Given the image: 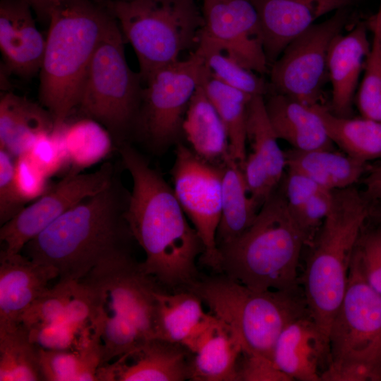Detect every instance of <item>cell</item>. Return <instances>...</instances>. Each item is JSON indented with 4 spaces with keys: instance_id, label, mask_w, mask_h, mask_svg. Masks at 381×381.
I'll return each instance as SVG.
<instances>
[{
    "instance_id": "1",
    "label": "cell",
    "mask_w": 381,
    "mask_h": 381,
    "mask_svg": "<svg viewBox=\"0 0 381 381\" xmlns=\"http://www.w3.org/2000/svg\"><path fill=\"white\" fill-rule=\"evenodd\" d=\"M133 181L125 217L135 241L145 253L143 271L175 291L200 277L196 261L205 251L174 189L130 143L116 150Z\"/></svg>"
},
{
    "instance_id": "2",
    "label": "cell",
    "mask_w": 381,
    "mask_h": 381,
    "mask_svg": "<svg viewBox=\"0 0 381 381\" xmlns=\"http://www.w3.org/2000/svg\"><path fill=\"white\" fill-rule=\"evenodd\" d=\"M129 196L116 169L103 190L66 211L23 250L56 268L59 280H80L102 263L132 254L135 239L125 217Z\"/></svg>"
},
{
    "instance_id": "3",
    "label": "cell",
    "mask_w": 381,
    "mask_h": 381,
    "mask_svg": "<svg viewBox=\"0 0 381 381\" xmlns=\"http://www.w3.org/2000/svg\"><path fill=\"white\" fill-rule=\"evenodd\" d=\"M115 20L102 0H66L51 11L39 98L52 114L54 127L76 108L92 58Z\"/></svg>"
},
{
    "instance_id": "4",
    "label": "cell",
    "mask_w": 381,
    "mask_h": 381,
    "mask_svg": "<svg viewBox=\"0 0 381 381\" xmlns=\"http://www.w3.org/2000/svg\"><path fill=\"white\" fill-rule=\"evenodd\" d=\"M308 238L289 209L283 186L277 188L253 224L236 240L218 248L216 273L258 290L301 286L300 256Z\"/></svg>"
},
{
    "instance_id": "5",
    "label": "cell",
    "mask_w": 381,
    "mask_h": 381,
    "mask_svg": "<svg viewBox=\"0 0 381 381\" xmlns=\"http://www.w3.org/2000/svg\"><path fill=\"white\" fill-rule=\"evenodd\" d=\"M370 202L354 186L334 190L330 210L308 245L300 282L310 315L328 341L347 288L357 240L371 214Z\"/></svg>"
},
{
    "instance_id": "6",
    "label": "cell",
    "mask_w": 381,
    "mask_h": 381,
    "mask_svg": "<svg viewBox=\"0 0 381 381\" xmlns=\"http://www.w3.org/2000/svg\"><path fill=\"white\" fill-rule=\"evenodd\" d=\"M186 289L198 296L212 314L234 330L243 353L272 360L282 330L310 315L301 285L289 290L258 291L217 273L200 277Z\"/></svg>"
},
{
    "instance_id": "7",
    "label": "cell",
    "mask_w": 381,
    "mask_h": 381,
    "mask_svg": "<svg viewBox=\"0 0 381 381\" xmlns=\"http://www.w3.org/2000/svg\"><path fill=\"white\" fill-rule=\"evenodd\" d=\"M102 1L134 49L143 85L152 73L198 45L204 18L195 0Z\"/></svg>"
},
{
    "instance_id": "8",
    "label": "cell",
    "mask_w": 381,
    "mask_h": 381,
    "mask_svg": "<svg viewBox=\"0 0 381 381\" xmlns=\"http://www.w3.org/2000/svg\"><path fill=\"white\" fill-rule=\"evenodd\" d=\"M329 346V361L321 381H381V294L352 260Z\"/></svg>"
},
{
    "instance_id": "9",
    "label": "cell",
    "mask_w": 381,
    "mask_h": 381,
    "mask_svg": "<svg viewBox=\"0 0 381 381\" xmlns=\"http://www.w3.org/2000/svg\"><path fill=\"white\" fill-rule=\"evenodd\" d=\"M125 42L116 19L95 52L76 107L107 128L116 150L134 135L144 86L126 61Z\"/></svg>"
},
{
    "instance_id": "10",
    "label": "cell",
    "mask_w": 381,
    "mask_h": 381,
    "mask_svg": "<svg viewBox=\"0 0 381 381\" xmlns=\"http://www.w3.org/2000/svg\"><path fill=\"white\" fill-rule=\"evenodd\" d=\"M210 75L198 48L152 73L144 83L133 136L155 152L178 143L190 100Z\"/></svg>"
},
{
    "instance_id": "11",
    "label": "cell",
    "mask_w": 381,
    "mask_h": 381,
    "mask_svg": "<svg viewBox=\"0 0 381 381\" xmlns=\"http://www.w3.org/2000/svg\"><path fill=\"white\" fill-rule=\"evenodd\" d=\"M349 8L315 23L292 40L270 66L271 92L308 106L320 104L327 71V58L334 39L349 19Z\"/></svg>"
},
{
    "instance_id": "12",
    "label": "cell",
    "mask_w": 381,
    "mask_h": 381,
    "mask_svg": "<svg viewBox=\"0 0 381 381\" xmlns=\"http://www.w3.org/2000/svg\"><path fill=\"white\" fill-rule=\"evenodd\" d=\"M171 170L174 191L184 213L201 238V262L217 272L216 234L222 212L223 164H211L190 147L177 143Z\"/></svg>"
},
{
    "instance_id": "13",
    "label": "cell",
    "mask_w": 381,
    "mask_h": 381,
    "mask_svg": "<svg viewBox=\"0 0 381 381\" xmlns=\"http://www.w3.org/2000/svg\"><path fill=\"white\" fill-rule=\"evenodd\" d=\"M94 293L97 315L121 314L145 339L155 338L157 281L128 254L102 263L80 279Z\"/></svg>"
},
{
    "instance_id": "14",
    "label": "cell",
    "mask_w": 381,
    "mask_h": 381,
    "mask_svg": "<svg viewBox=\"0 0 381 381\" xmlns=\"http://www.w3.org/2000/svg\"><path fill=\"white\" fill-rule=\"evenodd\" d=\"M204 24L197 47L222 52L260 75L269 72L263 34L251 0H203Z\"/></svg>"
},
{
    "instance_id": "15",
    "label": "cell",
    "mask_w": 381,
    "mask_h": 381,
    "mask_svg": "<svg viewBox=\"0 0 381 381\" xmlns=\"http://www.w3.org/2000/svg\"><path fill=\"white\" fill-rule=\"evenodd\" d=\"M111 162L103 163L90 174L68 172L41 197L25 206L16 216L1 226V253L13 255L75 205L103 190L116 170Z\"/></svg>"
},
{
    "instance_id": "16",
    "label": "cell",
    "mask_w": 381,
    "mask_h": 381,
    "mask_svg": "<svg viewBox=\"0 0 381 381\" xmlns=\"http://www.w3.org/2000/svg\"><path fill=\"white\" fill-rule=\"evenodd\" d=\"M190 351L159 338L147 339L112 363L100 366L99 381H183L190 377Z\"/></svg>"
},
{
    "instance_id": "17",
    "label": "cell",
    "mask_w": 381,
    "mask_h": 381,
    "mask_svg": "<svg viewBox=\"0 0 381 381\" xmlns=\"http://www.w3.org/2000/svg\"><path fill=\"white\" fill-rule=\"evenodd\" d=\"M259 15L270 66L296 37L322 16L349 8L355 0H251Z\"/></svg>"
},
{
    "instance_id": "18",
    "label": "cell",
    "mask_w": 381,
    "mask_h": 381,
    "mask_svg": "<svg viewBox=\"0 0 381 381\" xmlns=\"http://www.w3.org/2000/svg\"><path fill=\"white\" fill-rule=\"evenodd\" d=\"M25 0H0V50L3 69L25 79L40 73L46 38Z\"/></svg>"
},
{
    "instance_id": "19",
    "label": "cell",
    "mask_w": 381,
    "mask_h": 381,
    "mask_svg": "<svg viewBox=\"0 0 381 381\" xmlns=\"http://www.w3.org/2000/svg\"><path fill=\"white\" fill-rule=\"evenodd\" d=\"M59 277L52 266L35 262L19 253H0V331L20 325L25 311Z\"/></svg>"
},
{
    "instance_id": "20",
    "label": "cell",
    "mask_w": 381,
    "mask_h": 381,
    "mask_svg": "<svg viewBox=\"0 0 381 381\" xmlns=\"http://www.w3.org/2000/svg\"><path fill=\"white\" fill-rule=\"evenodd\" d=\"M191 353L192 381H238L237 365L243 353L234 330L211 313L207 322L184 344Z\"/></svg>"
},
{
    "instance_id": "21",
    "label": "cell",
    "mask_w": 381,
    "mask_h": 381,
    "mask_svg": "<svg viewBox=\"0 0 381 381\" xmlns=\"http://www.w3.org/2000/svg\"><path fill=\"white\" fill-rule=\"evenodd\" d=\"M272 361L291 380L321 381L320 366L325 363L327 366L329 361V341L310 315L303 316L282 330Z\"/></svg>"
},
{
    "instance_id": "22",
    "label": "cell",
    "mask_w": 381,
    "mask_h": 381,
    "mask_svg": "<svg viewBox=\"0 0 381 381\" xmlns=\"http://www.w3.org/2000/svg\"><path fill=\"white\" fill-rule=\"evenodd\" d=\"M366 23H360L349 33L338 35L328 54V78L332 85L329 110L339 116H350L361 71L371 44Z\"/></svg>"
},
{
    "instance_id": "23",
    "label": "cell",
    "mask_w": 381,
    "mask_h": 381,
    "mask_svg": "<svg viewBox=\"0 0 381 381\" xmlns=\"http://www.w3.org/2000/svg\"><path fill=\"white\" fill-rule=\"evenodd\" d=\"M267 95V112L278 139L299 150L332 149L334 143L312 106L274 92Z\"/></svg>"
},
{
    "instance_id": "24",
    "label": "cell",
    "mask_w": 381,
    "mask_h": 381,
    "mask_svg": "<svg viewBox=\"0 0 381 381\" xmlns=\"http://www.w3.org/2000/svg\"><path fill=\"white\" fill-rule=\"evenodd\" d=\"M54 127L52 114L41 104L8 92L0 99V148L15 159L28 152L35 139Z\"/></svg>"
},
{
    "instance_id": "25",
    "label": "cell",
    "mask_w": 381,
    "mask_h": 381,
    "mask_svg": "<svg viewBox=\"0 0 381 381\" xmlns=\"http://www.w3.org/2000/svg\"><path fill=\"white\" fill-rule=\"evenodd\" d=\"M183 134L192 150L211 164L222 165L230 155L226 128L202 85L190 100L183 122Z\"/></svg>"
},
{
    "instance_id": "26",
    "label": "cell",
    "mask_w": 381,
    "mask_h": 381,
    "mask_svg": "<svg viewBox=\"0 0 381 381\" xmlns=\"http://www.w3.org/2000/svg\"><path fill=\"white\" fill-rule=\"evenodd\" d=\"M285 156L289 170L305 175L332 191L353 186L369 169L367 163L332 149L292 148L285 152Z\"/></svg>"
},
{
    "instance_id": "27",
    "label": "cell",
    "mask_w": 381,
    "mask_h": 381,
    "mask_svg": "<svg viewBox=\"0 0 381 381\" xmlns=\"http://www.w3.org/2000/svg\"><path fill=\"white\" fill-rule=\"evenodd\" d=\"M260 207L250 195L240 164L229 155L223 164L222 212L216 234L218 248L238 238Z\"/></svg>"
},
{
    "instance_id": "28",
    "label": "cell",
    "mask_w": 381,
    "mask_h": 381,
    "mask_svg": "<svg viewBox=\"0 0 381 381\" xmlns=\"http://www.w3.org/2000/svg\"><path fill=\"white\" fill-rule=\"evenodd\" d=\"M155 296V338L184 345L210 315L200 298L190 290L168 294L157 289Z\"/></svg>"
},
{
    "instance_id": "29",
    "label": "cell",
    "mask_w": 381,
    "mask_h": 381,
    "mask_svg": "<svg viewBox=\"0 0 381 381\" xmlns=\"http://www.w3.org/2000/svg\"><path fill=\"white\" fill-rule=\"evenodd\" d=\"M312 107L332 142L343 152L365 163L381 159V122L363 116H337L321 103Z\"/></svg>"
},
{
    "instance_id": "30",
    "label": "cell",
    "mask_w": 381,
    "mask_h": 381,
    "mask_svg": "<svg viewBox=\"0 0 381 381\" xmlns=\"http://www.w3.org/2000/svg\"><path fill=\"white\" fill-rule=\"evenodd\" d=\"M60 134L71 173H80L116 150L111 135L98 121L88 117L55 126Z\"/></svg>"
},
{
    "instance_id": "31",
    "label": "cell",
    "mask_w": 381,
    "mask_h": 381,
    "mask_svg": "<svg viewBox=\"0 0 381 381\" xmlns=\"http://www.w3.org/2000/svg\"><path fill=\"white\" fill-rule=\"evenodd\" d=\"M227 132L231 157L243 166L246 153L248 107L253 96L231 87L212 75L202 83Z\"/></svg>"
},
{
    "instance_id": "32",
    "label": "cell",
    "mask_w": 381,
    "mask_h": 381,
    "mask_svg": "<svg viewBox=\"0 0 381 381\" xmlns=\"http://www.w3.org/2000/svg\"><path fill=\"white\" fill-rule=\"evenodd\" d=\"M246 135L252 148L250 152L265 167L273 183L278 186L286 168V156L270 121L264 96H253L249 102Z\"/></svg>"
},
{
    "instance_id": "33",
    "label": "cell",
    "mask_w": 381,
    "mask_h": 381,
    "mask_svg": "<svg viewBox=\"0 0 381 381\" xmlns=\"http://www.w3.org/2000/svg\"><path fill=\"white\" fill-rule=\"evenodd\" d=\"M0 380L41 381L40 348L23 325L0 331Z\"/></svg>"
},
{
    "instance_id": "34",
    "label": "cell",
    "mask_w": 381,
    "mask_h": 381,
    "mask_svg": "<svg viewBox=\"0 0 381 381\" xmlns=\"http://www.w3.org/2000/svg\"><path fill=\"white\" fill-rule=\"evenodd\" d=\"M94 324L99 332L100 366L118 358L147 340L133 323L121 314L98 315Z\"/></svg>"
},
{
    "instance_id": "35",
    "label": "cell",
    "mask_w": 381,
    "mask_h": 381,
    "mask_svg": "<svg viewBox=\"0 0 381 381\" xmlns=\"http://www.w3.org/2000/svg\"><path fill=\"white\" fill-rule=\"evenodd\" d=\"M373 40L364 67L356 102L361 116L381 122V42L380 27L372 18L367 23Z\"/></svg>"
},
{
    "instance_id": "36",
    "label": "cell",
    "mask_w": 381,
    "mask_h": 381,
    "mask_svg": "<svg viewBox=\"0 0 381 381\" xmlns=\"http://www.w3.org/2000/svg\"><path fill=\"white\" fill-rule=\"evenodd\" d=\"M202 53L211 75L226 85L250 96L265 97L270 92V83L262 75L244 68L226 54L219 51Z\"/></svg>"
},
{
    "instance_id": "37",
    "label": "cell",
    "mask_w": 381,
    "mask_h": 381,
    "mask_svg": "<svg viewBox=\"0 0 381 381\" xmlns=\"http://www.w3.org/2000/svg\"><path fill=\"white\" fill-rule=\"evenodd\" d=\"M75 280H59L52 288L47 289L25 311L20 324L26 328L35 325L67 320L66 306Z\"/></svg>"
},
{
    "instance_id": "38",
    "label": "cell",
    "mask_w": 381,
    "mask_h": 381,
    "mask_svg": "<svg viewBox=\"0 0 381 381\" xmlns=\"http://www.w3.org/2000/svg\"><path fill=\"white\" fill-rule=\"evenodd\" d=\"M352 260L357 265L366 282L381 294V224L376 229L368 231L362 230Z\"/></svg>"
},
{
    "instance_id": "39",
    "label": "cell",
    "mask_w": 381,
    "mask_h": 381,
    "mask_svg": "<svg viewBox=\"0 0 381 381\" xmlns=\"http://www.w3.org/2000/svg\"><path fill=\"white\" fill-rule=\"evenodd\" d=\"M27 153L48 178L68 167L61 138L55 128L38 135Z\"/></svg>"
},
{
    "instance_id": "40",
    "label": "cell",
    "mask_w": 381,
    "mask_h": 381,
    "mask_svg": "<svg viewBox=\"0 0 381 381\" xmlns=\"http://www.w3.org/2000/svg\"><path fill=\"white\" fill-rule=\"evenodd\" d=\"M26 329L30 340L36 346L54 351H75L81 330L67 320L37 325Z\"/></svg>"
},
{
    "instance_id": "41",
    "label": "cell",
    "mask_w": 381,
    "mask_h": 381,
    "mask_svg": "<svg viewBox=\"0 0 381 381\" xmlns=\"http://www.w3.org/2000/svg\"><path fill=\"white\" fill-rule=\"evenodd\" d=\"M16 159L0 148V224L2 226L25 208L15 182Z\"/></svg>"
},
{
    "instance_id": "42",
    "label": "cell",
    "mask_w": 381,
    "mask_h": 381,
    "mask_svg": "<svg viewBox=\"0 0 381 381\" xmlns=\"http://www.w3.org/2000/svg\"><path fill=\"white\" fill-rule=\"evenodd\" d=\"M44 381H77L80 356L77 351H54L40 348Z\"/></svg>"
},
{
    "instance_id": "43",
    "label": "cell",
    "mask_w": 381,
    "mask_h": 381,
    "mask_svg": "<svg viewBox=\"0 0 381 381\" xmlns=\"http://www.w3.org/2000/svg\"><path fill=\"white\" fill-rule=\"evenodd\" d=\"M15 182L22 199L26 202L37 200L51 187L48 177L24 153L15 162Z\"/></svg>"
},
{
    "instance_id": "44",
    "label": "cell",
    "mask_w": 381,
    "mask_h": 381,
    "mask_svg": "<svg viewBox=\"0 0 381 381\" xmlns=\"http://www.w3.org/2000/svg\"><path fill=\"white\" fill-rule=\"evenodd\" d=\"M238 381H292L271 358L242 353L237 365Z\"/></svg>"
},
{
    "instance_id": "45",
    "label": "cell",
    "mask_w": 381,
    "mask_h": 381,
    "mask_svg": "<svg viewBox=\"0 0 381 381\" xmlns=\"http://www.w3.org/2000/svg\"><path fill=\"white\" fill-rule=\"evenodd\" d=\"M364 178L363 193L370 201H381V164L369 168Z\"/></svg>"
},
{
    "instance_id": "46",
    "label": "cell",
    "mask_w": 381,
    "mask_h": 381,
    "mask_svg": "<svg viewBox=\"0 0 381 381\" xmlns=\"http://www.w3.org/2000/svg\"><path fill=\"white\" fill-rule=\"evenodd\" d=\"M39 19L48 21L52 9L66 0H25Z\"/></svg>"
},
{
    "instance_id": "47",
    "label": "cell",
    "mask_w": 381,
    "mask_h": 381,
    "mask_svg": "<svg viewBox=\"0 0 381 381\" xmlns=\"http://www.w3.org/2000/svg\"><path fill=\"white\" fill-rule=\"evenodd\" d=\"M373 20H375L379 25L380 27V37L381 42V3L379 6L377 11L373 16H370Z\"/></svg>"
},
{
    "instance_id": "48",
    "label": "cell",
    "mask_w": 381,
    "mask_h": 381,
    "mask_svg": "<svg viewBox=\"0 0 381 381\" xmlns=\"http://www.w3.org/2000/svg\"><path fill=\"white\" fill-rule=\"evenodd\" d=\"M371 214L381 224V208H372Z\"/></svg>"
},
{
    "instance_id": "49",
    "label": "cell",
    "mask_w": 381,
    "mask_h": 381,
    "mask_svg": "<svg viewBox=\"0 0 381 381\" xmlns=\"http://www.w3.org/2000/svg\"><path fill=\"white\" fill-rule=\"evenodd\" d=\"M116 1H131L134 0H116Z\"/></svg>"
},
{
    "instance_id": "50",
    "label": "cell",
    "mask_w": 381,
    "mask_h": 381,
    "mask_svg": "<svg viewBox=\"0 0 381 381\" xmlns=\"http://www.w3.org/2000/svg\"></svg>"
},
{
    "instance_id": "51",
    "label": "cell",
    "mask_w": 381,
    "mask_h": 381,
    "mask_svg": "<svg viewBox=\"0 0 381 381\" xmlns=\"http://www.w3.org/2000/svg\"><path fill=\"white\" fill-rule=\"evenodd\" d=\"M203 1V0H202Z\"/></svg>"
}]
</instances>
